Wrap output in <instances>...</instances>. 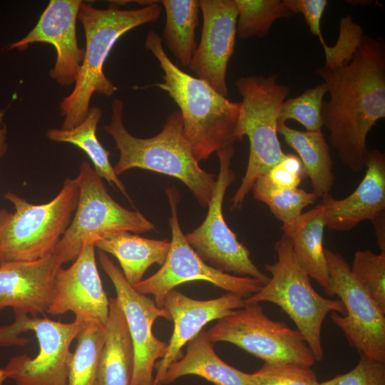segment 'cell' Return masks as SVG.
Listing matches in <instances>:
<instances>
[{"mask_svg": "<svg viewBox=\"0 0 385 385\" xmlns=\"http://www.w3.org/2000/svg\"><path fill=\"white\" fill-rule=\"evenodd\" d=\"M95 247L116 257L126 281L134 287L143 280L144 274L152 265H163L170 242L166 240L148 239L123 231L97 240Z\"/></svg>", "mask_w": 385, "mask_h": 385, "instance_id": "cb8c5ba5", "label": "cell"}, {"mask_svg": "<svg viewBox=\"0 0 385 385\" xmlns=\"http://www.w3.org/2000/svg\"><path fill=\"white\" fill-rule=\"evenodd\" d=\"M245 373L222 360L202 330L187 344L186 353L168 366L161 385L189 375L202 377L215 385H247Z\"/></svg>", "mask_w": 385, "mask_h": 385, "instance_id": "603a6c76", "label": "cell"}, {"mask_svg": "<svg viewBox=\"0 0 385 385\" xmlns=\"http://www.w3.org/2000/svg\"><path fill=\"white\" fill-rule=\"evenodd\" d=\"M316 73L329 93L322 109L329 143L342 164L360 172L369 151L367 135L385 117V43L364 35L350 62L334 68L323 66Z\"/></svg>", "mask_w": 385, "mask_h": 385, "instance_id": "6da1fadb", "label": "cell"}, {"mask_svg": "<svg viewBox=\"0 0 385 385\" xmlns=\"http://www.w3.org/2000/svg\"><path fill=\"white\" fill-rule=\"evenodd\" d=\"M205 333L211 342L231 343L265 363L311 367L316 362L302 333L270 319L260 303L233 310Z\"/></svg>", "mask_w": 385, "mask_h": 385, "instance_id": "30bf717a", "label": "cell"}, {"mask_svg": "<svg viewBox=\"0 0 385 385\" xmlns=\"http://www.w3.org/2000/svg\"><path fill=\"white\" fill-rule=\"evenodd\" d=\"M277 133L298 155L304 175L310 179L318 198L329 194L334 181L329 145L322 130L302 131L278 123Z\"/></svg>", "mask_w": 385, "mask_h": 385, "instance_id": "d4e9b609", "label": "cell"}, {"mask_svg": "<svg viewBox=\"0 0 385 385\" xmlns=\"http://www.w3.org/2000/svg\"><path fill=\"white\" fill-rule=\"evenodd\" d=\"M292 14L303 15L310 32L318 37L322 46L327 45L321 31V19L329 4L327 0H283Z\"/></svg>", "mask_w": 385, "mask_h": 385, "instance_id": "8d00e7d4", "label": "cell"}, {"mask_svg": "<svg viewBox=\"0 0 385 385\" xmlns=\"http://www.w3.org/2000/svg\"><path fill=\"white\" fill-rule=\"evenodd\" d=\"M4 111L0 110V159L5 155L8 149L6 142L8 130L4 120Z\"/></svg>", "mask_w": 385, "mask_h": 385, "instance_id": "f35d334b", "label": "cell"}, {"mask_svg": "<svg viewBox=\"0 0 385 385\" xmlns=\"http://www.w3.org/2000/svg\"><path fill=\"white\" fill-rule=\"evenodd\" d=\"M106 337V327L83 322L77 336L67 385H95L99 359Z\"/></svg>", "mask_w": 385, "mask_h": 385, "instance_id": "83f0119b", "label": "cell"}, {"mask_svg": "<svg viewBox=\"0 0 385 385\" xmlns=\"http://www.w3.org/2000/svg\"><path fill=\"white\" fill-rule=\"evenodd\" d=\"M95 247L93 242L86 243L69 267L57 272L46 312L60 315L71 312L76 320L106 327L110 302L98 273Z\"/></svg>", "mask_w": 385, "mask_h": 385, "instance_id": "2e32d148", "label": "cell"}, {"mask_svg": "<svg viewBox=\"0 0 385 385\" xmlns=\"http://www.w3.org/2000/svg\"><path fill=\"white\" fill-rule=\"evenodd\" d=\"M234 154V145L217 152L220 169L206 217L185 237L195 253L208 265L227 274L254 278L265 285L270 277L253 263L249 250L237 240L223 216L225 195L235 180V174L230 168Z\"/></svg>", "mask_w": 385, "mask_h": 385, "instance_id": "8fae6325", "label": "cell"}, {"mask_svg": "<svg viewBox=\"0 0 385 385\" xmlns=\"http://www.w3.org/2000/svg\"><path fill=\"white\" fill-rule=\"evenodd\" d=\"M0 385H2V384H1V382H0Z\"/></svg>", "mask_w": 385, "mask_h": 385, "instance_id": "ab89813d", "label": "cell"}, {"mask_svg": "<svg viewBox=\"0 0 385 385\" xmlns=\"http://www.w3.org/2000/svg\"><path fill=\"white\" fill-rule=\"evenodd\" d=\"M350 268L356 279L385 312V252L358 250Z\"/></svg>", "mask_w": 385, "mask_h": 385, "instance_id": "1f68e13d", "label": "cell"}, {"mask_svg": "<svg viewBox=\"0 0 385 385\" xmlns=\"http://www.w3.org/2000/svg\"><path fill=\"white\" fill-rule=\"evenodd\" d=\"M327 91L326 84L322 82L297 97L285 100L279 111L278 123L294 120L307 131L322 130V109L324 97Z\"/></svg>", "mask_w": 385, "mask_h": 385, "instance_id": "4dcf8cb0", "label": "cell"}, {"mask_svg": "<svg viewBox=\"0 0 385 385\" xmlns=\"http://www.w3.org/2000/svg\"><path fill=\"white\" fill-rule=\"evenodd\" d=\"M160 3L166 18L162 40L183 66H189L197 48L199 0H162Z\"/></svg>", "mask_w": 385, "mask_h": 385, "instance_id": "4316f807", "label": "cell"}, {"mask_svg": "<svg viewBox=\"0 0 385 385\" xmlns=\"http://www.w3.org/2000/svg\"><path fill=\"white\" fill-rule=\"evenodd\" d=\"M145 48L156 58L163 72L161 83L180 108L183 133L200 162L237 140L236 130L240 102H233L215 91L204 81L181 70L167 55L162 37L154 30L148 33Z\"/></svg>", "mask_w": 385, "mask_h": 385, "instance_id": "7a4b0ae2", "label": "cell"}, {"mask_svg": "<svg viewBox=\"0 0 385 385\" xmlns=\"http://www.w3.org/2000/svg\"><path fill=\"white\" fill-rule=\"evenodd\" d=\"M332 297L337 295L346 314L330 313L350 346L359 354L385 363V312L351 273L350 265L339 252L324 250Z\"/></svg>", "mask_w": 385, "mask_h": 385, "instance_id": "4fadbf2b", "label": "cell"}, {"mask_svg": "<svg viewBox=\"0 0 385 385\" xmlns=\"http://www.w3.org/2000/svg\"><path fill=\"white\" fill-rule=\"evenodd\" d=\"M103 111L98 106L91 107L86 118L72 129L50 128L47 138L54 142L71 143L86 153L94 170L111 186H115L132 202L125 185L115 173L109 160L110 152L106 150L96 136V129Z\"/></svg>", "mask_w": 385, "mask_h": 385, "instance_id": "484cf974", "label": "cell"}, {"mask_svg": "<svg viewBox=\"0 0 385 385\" xmlns=\"http://www.w3.org/2000/svg\"><path fill=\"white\" fill-rule=\"evenodd\" d=\"M62 264L53 255L33 260L0 265V312L6 307L14 312L36 317L47 312L53 296V282Z\"/></svg>", "mask_w": 385, "mask_h": 385, "instance_id": "d6986e66", "label": "cell"}, {"mask_svg": "<svg viewBox=\"0 0 385 385\" xmlns=\"http://www.w3.org/2000/svg\"><path fill=\"white\" fill-rule=\"evenodd\" d=\"M359 355V362L354 369L319 385H385V363Z\"/></svg>", "mask_w": 385, "mask_h": 385, "instance_id": "e575fe53", "label": "cell"}, {"mask_svg": "<svg viewBox=\"0 0 385 385\" xmlns=\"http://www.w3.org/2000/svg\"><path fill=\"white\" fill-rule=\"evenodd\" d=\"M326 222L320 202L303 212L292 223L282 225L289 240L294 256L310 278L314 279L331 296L327 262L323 247Z\"/></svg>", "mask_w": 385, "mask_h": 385, "instance_id": "44dd1931", "label": "cell"}, {"mask_svg": "<svg viewBox=\"0 0 385 385\" xmlns=\"http://www.w3.org/2000/svg\"><path fill=\"white\" fill-rule=\"evenodd\" d=\"M15 315L13 324L0 327V345L20 344L17 336L33 331L39 351L34 358L26 354L11 358L0 369L4 380L12 379L16 385H67L73 356L70 346L83 322L63 323L19 312Z\"/></svg>", "mask_w": 385, "mask_h": 385, "instance_id": "9c48e42d", "label": "cell"}, {"mask_svg": "<svg viewBox=\"0 0 385 385\" xmlns=\"http://www.w3.org/2000/svg\"><path fill=\"white\" fill-rule=\"evenodd\" d=\"M109 314L95 385H130L134 349L124 313L116 298L109 299Z\"/></svg>", "mask_w": 385, "mask_h": 385, "instance_id": "7402d4cb", "label": "cell"}, {"mask_svg": "<svg viewBox=\"0 0 385 385\" xmlns=\"http://www.w3.org/2000/svg\"><path fill=\"white\" fill-rule=\"evenodd\" d=\"M202 16L200 41L190 69L227 97V71L235 51L238 11L235 0H199Z\"/></svg>", "mask_w": 385, "mask_h": 385, "instance_id": "9a60e30c", "label": "cell"}, {"mask_svg": "<svg viewBox=\"0 0 385 385\" xmlns=\"http://www.w3.org/2000/svg\"><path fill=\"white\" fill-rule=\"evenodd\" d=\"M237 35L242 39L267 36L277 19L293 16L283 0H235Z\"/></svg>", "mask_w": 385, "mask_h": 385, "instance_id": "f1b7e54d", "label": "cell"}, {"mask_svg": "<svg viewBox=\"0 0 385 385\" xmlns=\"http://www.w3.org/2000/svg\"><path fill=\"white\" fill-rule=\"evenodd\" d=\"M364 29L355 22L350 14L341 19L337 43L333 46H323L325 56L324 67L334 68L350 62L359 46Z\"/></svg>", "mask_w": 385, "mask_h": 385, "instance_id": "836d02e7", "label": "cell"}, {"mask_svg": "<svg viewBox=\"0 0 385 385\" xmlns=\"http://www.w3.org/2000/svg\"><path fill=\"white\" fill-rule=\"evenodd\" d=\"M242 96L236 136L250 143L247 165L242 182L231 199V210L240 209L256 180L284 156L277 136L281 106L290 88L277 83V76L251 75L235 81Z\"/></svg>", "mask_w": 385, "mask_h": 385, "instance_id": "8992f818", "label": "cell"}, {"mask_svg": "<svg viewBox=\"0 0 385 385\" xmlns=\"http://www.w3.org/2000/svg\"><path fill=\"white\" fill-rule=\"evenodd\" d=\"M247 385H319L309 366L289 363H265L257 371L245 373Z\"/></svg>", "mask_w": 385, "mask_h": 385, "instance_id": "d6a6232c", "label": "cell"}, {"mask_svg": "<svg viewBox=\"0 0 385 385\" xmlns=\"http://www.w3.org/2000/svg\"><path fill=\"white\" fill-rule=\"evenodd\" d=\"M98 254L103 270L115 287V298L125 317L133 342L134 369L130 385H154L155 364L164 356L168 344L153 334V326L160 317L171 321L170 314L147 295L138 293L106 252L98 250Z\"/></svg>", "mask_w": 385, "mask_h": 385, "instance_id": "5bb4252c", "label": "cell"}, {"mask_svg": "<svg viewBox=\"0 0 385 385\" xmlns=\"http://www.w3.org/2000/svg\"><path fill=\"white\" fill-rule=\"evenodd\" d=\"M277 260L265 265L269 281L257 293L245 298V304L268 302L277 304L292 319L309 346L316 361L324 358L321 332L329 313L346 314L340 299L321 296L310 277L297 262L288 238L282 235L275 242Z\"/></svg>", "mask_w": 385, "mask_h": 385, "instance_id": "52a82bcc", "label": "cell"}, {"mask_svg": "<svg viewBox=\"0 0 385 385\" xmlns=\"http://www.w3.org/2000/svg\"><path fill=\"white\" fill-rule=\"evenodd\" d=\"M371 222L374 226L376 244L381 252H385V211L379 214Z\"/></svg>", "mask_w": 385, "mask_h": 385, "instance_id": "74e56055", "label": "cell"}, {"mask_svg": "<svg viewBox=\"0 0 385 385\" xmlns=\"http://www.w3.org/2000/svg\"><path fill=\"white\" fill-rule=\"evenodd\" d=\"M78 195L76 179L70 178L65 179L51 200L43 204L29 202L6 192L4 198L12 204L14 211L0 210V265L52 255L71 222Z\"/></svg>", "mask_w": 385, "mask_h": 385, "instance_id": "5b68a950", "label": "cell"}, {"mask_svg": "<svg viewBox=\"0 0 385 385\" xmlns=\"http://www.w3.org/2000/svg\"><path fill=\"white\" fill-rule=\"evenodd\" d=\"M245 305V297L227 292L220 297L198 300L175 290L168 292L163 307L173 322V331L164 356L157 361L154 385H161L168 366L181 357L183 347L192 340L209 322L218 320Z\"/></svg>", "mask_w": 385, "mask_h": 385, "instance_id": "ac0fdd59", "label": "cell"}, {"mask_svg": "<svg viewBox=\"0 0 385 385\" xmlns=\"http://www.w3.org/2000/svg\"><path fill=\"white\" fill-rule=\"evenodd\" d=\"M162 8L158 4L140 9H98L83 1L78 14L86 36L83 61L71 93L60 103L62 129H72L87 116L94 93L110 97L117 88L103 72L104 63L116 41L136 27L156 21Z\"/></svg>", "mask_w": 385, "mask_h": 385, "instance_id": "277c9868", "label": "cell"}, {"mask_svg": "<svg viewBox=\"0 0 385 385\" xmlns=\"http://www.w3.org/2000/svg\"><path fill=\"white\" fill-rule=\"evenodd\" d=\"M166 194L171 211L168 223L172 234L168 255L158 271L133 288L140 294L153 295L159 307H163V299L168 292L177 286L191 281H205L245 298L258 292L264 285L259 280L220 272L200 258L186 241L180 226L178 190L174 187H169Z\"/></svg>", "mask_w": 385, "mask_h": 385, "instance_id": "7c38bea8", "label": "cell"}, {"mask_svg": "<svg viewBox=\"0 0 385 385\" xmlns=\"http://www.w3.org/2000/svg\"><path fill=\"white\" fill-rule=\"evenodd\" d=\"M123 109V101L115 99L111 105L110 123L103 126L120 153L113 167L115 173L118 176L128 170L140 168L176 178L190 189L200 205L207 207L216 178L200 167L184 135L180 111L168 115L162 130L156 135L139 138L125 128Z\"/></svg>", "mask_w": 385, "mask_h": 385, "instance_id": "3957f363", "label": "cell"}, {"mask_svg": "<svg viewBox=\"0 0 385 385\" xmlns=\"http://www.w3.org/2000/svg\"><path fill=\"white\" fill-rule=\"evenodd\" d=\"M365 168L363 179L349 196L339 200L329 193L322 197L329 230L350 231L385 211L384 153L377 149L369 151Z\"/></svg>", "mask_w": 385, "mask_h": 385, "instance_id": "ffe728a7", "label": "cell"}, {"mask_svg": "<svg viewBox=\"0 0 385 385\" xmlns=\"http://www.w3.org/2000/svg\"><path fill=\"white\" fill-rule=\"evenodd\" d=\"M82 3L81 0H51L33 29L8 49L24 51L34 43L51 44L56 60L49 71L51 78L61 86L74 83L85 54V48L78 46L76 27Z\"/></svg>", "mask_w": 385, "mask_h": 385, "instance_id": "e0dca14e", "label": "cell"}, {"mask_svg": "<svg viewBox=\"0 0 385 385\" xmlns=\"http://www.w3.org/2000/svg\"><path fill=\"white\" fill-rule=\"evenodd\" d=\"M304 175L303 167L298 156L289 153L262 175L271 186L282 189L298 188Z\"/></svg>", "mask_w": 385, "mask_h": 385, "instance_id": "d590c367", "label": "cell"}, {"mask_svg": "<svg viewBox=\"0 0 385 385\" xmlns=\"http://www.w3.org/2000/svg\"><path fill=\"white\" fill-rule=\"evenodd\" d=\"M75 179L79 189L78 205L53 253L62 265L73 262L86 243L95 245L118 232L144 233L155 229L140 212L128 210L112 198L88 162H82Z\"/></svg>", "mask_w": 385, "mask_h": 385, "instance_id": "ba28073f", "label": "cell"}, {"mask_svg": "<svg viewBox=\"0 0 385 385\" xmlns=\"http://www.w3.org/2000/svg\"><path fill=\"white\" fill-rule=\"evenodd\" d=\"M254 198L265 203L274 216L282 222L289 225L295 221L308 205L314 204L318 197L312 192L302 189H282L269 185L260 176L252 188Z\"/></svg>", "mask_w": 385, "mask_h": 385, "instance_id": "f546056e", "label": "cell"}]
</instances>
